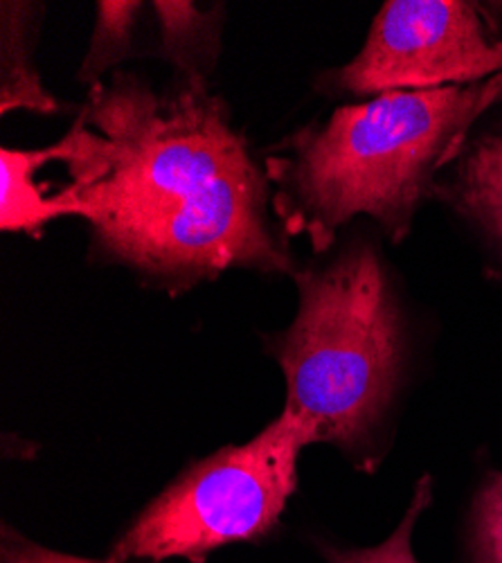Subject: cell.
Instances as JSON below:
<instances>
[{
	"instance_id": "cell-1",
	"label": "cell",
	"mask_w": 502,
	"mask_h": 563,
	"mask_svg": "<svg viewBox=\"0 0 502 563\" xmlns=\"http://www.w3.org/2000/svg\"><path fill=\"white\" fill-rule=\"evenodd\" d=\"M70 183L55 217H81L111 260L171 291L227 268L291 273L268 180L203 81L158 96L135 75L96 84L59 143Z\"/></svg>"
},
{
	"instance_id": "cell-2",
	"label": "cell",
	"mask_w": 502,
	"mask_h": 563,
	"mask_svg": "<svg viewBox=\"0 0 502 563\" xmlns=\"http://www.w3.org/2000/svg\"><path fill=\"white\" fill-rule=\"evenodd\" d=\"M502 102V75L471 86L394 90L345 104L298 131L287 154L268 158L276 210L289 234L325 253L354 217L375 219L403 242L437 174L458 161L473 124Z\"/></svg>"
},
{
	"instance_id": "cell-3",
	"label": "cell",
	"mask_w": 502,
	"mask_h": 563,
	"mask_svg": "<svg viewBox=\"0 0 502 563\" xmlns=\"http://www.w3.org/2000/svg\"><path fill=\"white\" fill-rule=\"evenodd\" d=\"M300 309L268 339L287 379V406L313 444L377 472L405 361L403 318L379 251L352 242L323 268L298 273Z\"/></svg>"
},
{
	"instance_id": "cell-4",
	"label": "cell",
	"mask_w": 502,
	"mask_h": 563,
	"mask_svg": "<svg viewBox=\"0 0 502 563\" xmlns=\"http://www.w3.org/2000/svg\"><path fill=\"white\" fill-rule=\"evenodd\" d=\"M313 444L289 412L242 446H225L174 481L131 523L109 563L182 556L190 563L237 541H257L278 528L298 487V457Z\"/></svg>"
},
{
	"instance_id": "cell-5",
	"label": "cell",
	"mask_w": 502,
	"mask_h": 563,
	"mask_svg": "<svg viewBox=\"0 0 502 563\" xmlns=\"http://www.w3.org/2000/svg\"><path fill=\"white\" fill-rule=\"evenodd\" d=\"M502 75V41L462 0H390L360 53L325 81L356 98L471 86Z\"/></svg>"
},
{
	"instance_id": "cell-6",
	"label": "cell",
	"mask_w": 502,
	"mask_h": 563,
	"mask_svg": "<svg viewBox=\"0 0 502 563\" xmlns=\"http://www.w3.org/2000/svg\"><path fill=\"white\" fill-rule=\"evenodd\" d=\"M437 197L478 225L502 251V131L469 140Z\"/></svg>"
},
{
	"instance_id": "cell-7",
	"label": "cell",
	"mask_w": 502,
	"mask_h": 563,
	"mask_svg": "<svg viewBox=\"0 0 502 563\" xmlns=\"http://www.w3.org/2000/svg\"><path fill=\"white\" fill-rule=\"evenodd\" d=\"M38 5L3 3V86H0V113L34 111L55 113L57 100L43 88L34 70V38L38 27Z\"/></svg>"
},
{
	"instance_id": "cell-8",
	"label": "cell",
	"mask_w": 502,
	"mask_h": 563,
	"mask_svg": "<svg viewBox=\"0 0 502 563\" xmlns=\"http://www.w3.org/2000/svg\"><path fill=\"white\" fill-rule=\"evenodd\" d=\"M160 21V55L178 70L180 81H203L214 68L219 53L221 12H201L192 3L154 5Z\"/></svg>"
},
{
	"instance_id": "cell-9",
	"label": "cell",
	"mask_w": 502,
	"mask_h": 563,
	"mask_svg": "<svg viewBox=\"0 0 502 563\" xmlns=\"http://www.w3.org/2000/svg\"><path fill=\"white\" fill-rule=\"evenodd\" d=\"M62 158L59 143L48 150H3L0 152V174H3V197H0V225L5 232H36L55 221L53 195H45L34 183V174L45 165Z\"/></svg>"
},
{
	"instance_id": "cell-10",
	"label": "cell",
	"mask_w": 502,
	"mask_h": 563,
	"mask_svg": "<svg viewBox=\"0 0 502 563\" xmlns=\"http://www.w3.org/2000/svg\"><path fill=\"white\" fill-rule=\"evenodd\" d=\"M143 12L141 3H100L98 5V25L93 32V41L83 57L81 70L77 79L93 88L100 84V77L115 64L124 62L133 53V30L138 14Z\"/></svg>"
},
{
	"instance_id": "cell-11",
	"label": "cell",
	"mask_w": 502,
	"mask_h": 563,
	"mask_svg": "<svg viewBox=\"0 0 502 563\" xmlns=\"http://www.w3.org/2000/svg\"><path fill=\"white\" fill-rule=\"evenodd\" d=\"M433 505V478L424 474L417 485L413 500H410L397 530L377 545L370 548H336L317 545L327 563H420L413 550V534L420 516Z\"/></svg>"
},
{
	"instance_id": "cell-12",
	"label": "cell",
	"mask_w": 502,
	"mask_h": 563,
	"mask_svg": "<svg viewBox=\"0 0 502 563\" xmlns=\"http://www.w3.org/2000/svg\"><path fill=\"white\" fill-rule=\"evenodd\" d=\"M469 552L473 563H502V472H489L473 496Z\"/></svg>"
},
{
	"instance_id": "cell-13",
	"label": "cell",
	"mask_w": 502,
	"mask_h": 563,
	"mask_svg": "<svg viewBox=\"0 0 502 563\" xmlns=\"http://www.w3.org/2000/svg\"><path fill=\"white\" fill-rule=\"evenodd\" d=\"M0 563H100V561H90V559H79L62 552L45 550L14 530L5 528L3 530V550H0ZM109 563V561H102Z\"/></svg>"
}]
</instances>
